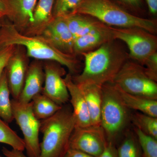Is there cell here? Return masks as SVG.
<instances>
[{"mask_svg":"<svg viewBox=\"0 0 157 157\" xmlns=\"http://www.w3.org/2000/svg\"><path fill=\"white\" fill-rule=\"evenodd\" d=\"M82 55L84 57V68L80 74L72 75L73 81L77 84H94L100 86L112 82L129 59L128 53L116 39Z\"/></svg>","mask_w":157,"mask_h":157,"instance_id":"6da1fadb","label":"cell"},{"mask_svg":"<svg viewBox=\"0 0 157 157\" xmlns=\"http://www.w3.org/2000/svg\"><path fill=\"white\" fill-rule=\"evenodd\" d=\"M9 45L24 47L29 58L58 63L67 68L71 75L78 70L75 56L61 52L40 36L21 33L11 22L4 21L0 27V48Z\"/></svg>","mask_w":157,"mask_h":157,"instance_id":"7a4b0ae2","label":"cell"},{"mask_svg":"<svg viewBox=\"0 0 157 157\" xmlns=\"http://www.w3.org/2000/svg\"><path fill=\"white\" fill-rule=\"evenodd\" d=\"M72 13L91 16L108 26L140 28L155 35L157 32L155 21L134 15L112 0H81Z\"/></svg>","mask_w":157,"mask_h":157,"instance_id":"3957f363","label":"cell"},{"mask_svg":"<svg viewBox=\"0 0 157 157\" xmlns=\"http://www.w3.org/2000/svg\"><path fill=\"white\" fill-rule=\"evenodd\" d=\"M76 123L72 109L63 106L52 116L40 121L43 135L39 157H63L69 148V141Z\"/></svg>","mask_w":157,"mask_h":157,"instance_id":"277c9868","label":"cell"},{"mask_svg":"<svg viewBox=\"0 0 157 157\" xmlns=\"http://www.w3.org/2000/svg\"><path fill=\"white\" fill-rule=\"evenodd\" d=\"M102 91L101 126L107 142L115 144L117 138L128 123L129 109L121 100L113 82L103 85Z\"/></svg>","mask_w":157,"mask_h":157,"instance_id":"5b68a950","label":"cell"},{"mask_svg":"<svg viewBox=\"0 0 157 157\" xmlns=\"http://www.w3.org/2000/svg\"><path fill=\"white\" fill-rule=\"evenodd\" d=\"M126 92L157 100V82L147 74L142 65L128 59L113 81Z\"/></svg>","mask_w":157,"mask_h":157,"instance_id":"8992f818","label":"cell"},{"mask_svg":"<svg viewBox=\"0 0 157 157\" xmlns=\"http://www.w3.org/2000/svg\"><path fill=\"white\" fill-rule=\"evenodd\" d=\"M111 27L113 38L126 44L129 59L144 66L149 57L157 49L155 34L138 27Z\"/></svg>","mask_w":157,"mask_h":157,"instance_id":"52a82bcc","label":"cell"},{"mask_svg":"<svg viewBox=\"0 0 157 157\" xmlns=\"http://www.w3.org/2000/svg\"><path fill=\"white\" fill-rule=\"evenodd\" d=\"M11 104L14 120L23 135L27 156L39 157L41 151L39 140L40 121L34 115L32 102L21 103L12 99Z\"/></svg>","mask_w":157,"mask_h":157,"instance_id":"ba28073f","label":"cell"},{"mask_svg":"<svg viewBox=\"0 0 157 157\" xmlns=\"http://www.w3.org/2000/svg\"><path fill=\"white\" fill-rule=\"evenodd\" d=\"M107 141L101 125L75 126L69 141V148L99 157L104 151Z\"/></svg>","mask_w":157,"mask_h":157,"instance_id":"9c48e42d","label":"cell"},{"mask_svg":"<svg viewBox=\"0 0 157 157\" xmlns=\"http://www.w3.org/2000/svg\"><path fill=\"white\" fill-rule=\"evenodd\" d=\"M61 66L52 61L43 64L45 80L42 93L63 106L70 100V95L63 78L66 72Z\"/></svg>","mask_w":157,"mask_h":157,"instance_id":"30bf717a","label":"cell"},{"mask_svg":"<svg viewBox=\"0 0 157 157\" xmlns=\"http://www.w3.org/2000/svg\"><path fill=\"white\" fill-rule=\"evenodd\" d=\"M39 36L61 52L75 56L73 51L75 39L65 16L53 17Z\"/></svg>","mask_w":157,"mask_h":157,"instance_id":"8fae6325","label":"cell"},{"mask_svg":"<svg viewBox=\"0 0 157 157\" xmlns=\"http://www.w3.org/2000/svg\"><path fill=\"white\" fill-rule=\"evenodd\" d=\"M21 46L16 48L6 65V75L10 93L17 100L22 90L29 65L25 49Z\"/></svg>","mask_w":157,"mask_h":157,"instance_id":"7c38bea8","label":"cell"},{"mask_svg":"<svg viewBox=\"0 0 157 157\" xmlns=\"http://www.w3.org/2000/svg\"><path fill=\"white\" fill-rule=\"evenodd\" d=\"M38 0H5L8 9L7 18L21 33L33 21L34 10Z\"/></svg>","mask_w":157,"mask_h":157,"instance_id":"4fadbf2b","label":"cell"},{"mask_svg":"<svg viewBox=\"0 0 157 157\" xmlns=\"http://www.w3.org/2000/svg\"><path fill=\"white\" fill-rule=\"evenodd\" d=\"M64 80L70 95L72 112L76 126L85 127L91 125L86 102L80 88L73 81L72 75L70 73L66 75Z\"/></svg>","mask_w":157,"mask_h":157,"instance_id":"5bb4252c","label":"cell"},{"mask_svg":"<svg viewBox=\"0 0 157 157\" xmlns=\"http://www.w3.org/2000/svg\"><path fill=\"white\" fill-rule=\"evenodd\" d=\"M45 80L43 64L34 61L29 65L24 84L17 99L21 103H28L33 98L42 93Z\"/></svg>","mask_w":157,"mask_h":157,"instance_id":"9a60e30c","label":"cell"},{"mask_svg":"<svg viewBox=\"0 0 157 157\" xmlns=\"http://www.w3.org/2000/svg\"><path fill=\"white\" fill-rule=\"evenodd\" d=\"M114 39L111 27L103 25L75 39L73 47L74 56L95 50L104 43Z\"/></svg>","mask_w":157,"mask_h":157,"instance_id":"2e32d148","label":"cell"},{"mask_svg":"<svg viewBox=\"0 0 157 157\" xmlns=\"http://www.w3.org/2000/svg\"><path fill=\"white\" fill-rule=\"evenodd\" d=\"M55 0H39L34 10L33 21L24 34L39 36L45 26L53 18Z\"/></svg>","mask_w":157,"mask_h":157,"instance_id":"e0dca14e","label":"cell"},{"mask_svg":"<svg viewBox=\"0 0 157 157\" xmlns=\"http://www.w3.org/2000/svg\"><path fill=\"white\" fill-rule=\"evenodd\" d=\"M77 84L84 95L92 125H101L102 86L94 84Z\"/></svg>","mask_w":157,"mask_h":157,"instance_id":"ac0fdd59","label":"cell"},{"mask_svg":"<svg viewBox=\"0 0 157 157\" xmlns=\"http://www.w3.org/2000/svg\"><path fill=\"white\" fill-rule=\"evenodd\" d=\"M114 85L121 100L128 109H134L147 115L157 117L156 100L129 94L121 89L116 85Z\"/></svg>","mask_w":157,"mask_h":157,"instance_id":"d6986e66","label":"cell"},{"mask_svg":"<svg viewBox=\"0 0 157 157\" xmlns=\"http://www.w3.org/2000/svg\"><path fill=\"white\" fill-rule=\"evenodd\" d=\"M65 17L75 39L104 25L94 17L85 14L71 13Z\"/></svg>","mask_w":157,"mask_h":157,"instance_id":"ffe728a7","label":"cell"},{"mask_svg":"<svg viewBox=\"0 0 157 157\" xmlns=\"http://www.w3.org/2000/svg\"><path fill=\"white\" fill-rule=\"evenodd\" d=\"M31 102L34 115L40 121L52 116L63 107L42 93L35 96Z\"/></svg>","mask_w":157,"mask_h":157,"instance_id":"44dd1931","label":"cell"},{"mask_svg":"<svg viewBox=\"0 0 157 157\" xmlns=\"http://www.w3.org/2000/svg\"><path fill=\"white\" fill-rule=\"evenodd\" d=\"M10 93L6 70L0 77V117L7 123L14 120Z\"/></svg>","mask_w":157,"mask_h":157,"instance_id":"7402d4cb","label":"cell"},{"mask_svg":"<svg viewBox=\"0 0 157 157\" xmlns=\"http://www.w3.org/2000/svg\"><path fill=\"white\" fill-rule=\"evenodd\" d=\"M0 143L8 144L13 149L23 151L25 145L23 139L0 117Z\"/></svg>","mask_w":157,"mask_h":157,"instance_id":"603a6c76","label":"cell"},{"mask_svg":"<svg viewBox=\"0 0 157 157\" xmlns=\"http://www.w3.org/2000/svg\"><path fill=\"white\" fill-rule=\"evenodd\" d=\"M135 127L157 139V117L140 112H136L132 116Z\"/></svg>","mask_w":157,"mask_h":157,"instance_id":"cb8c5ba5","label":"cell"},{"mask_svg":"<svg viewBox=\"0 0 157 157\" xmlns=\"http://www.w3.org/2000/svg\"><path fill=\"white\" fill-rule=\"evenodd\" d=\"M116 151L117 157H142L137 137L132 135H127Z\"/></svg>","mask_w":157,"mask_h":157,"instance_id":"d4e9b609","label":"cell"},{"mask_svg":"<svg viewBox=\"0 0 157 157\" xmlns=\"http://www.w3.org/2000/svg\"><path fill=\"white\" fill-rule=\"evenodd\" d=\"M135 131L142 151V157H157V139L136 127Z\"/></svg>","mask_w":157,"mask_h":157,"instance_id":"484cf974","label":"cell"},{"mask_svg":"<svg viewBox=\"0 0 157 157\" xmlns=\"http://www.w3.org/2000/svg\"><path fill=\"white\" fill-rule=\"evenodd\" d=\"M81 0H55L53 17L65 16L73 13Z\"/></svg>","mask_w":157,"mask_h":157,"instance_id":"4316f807","label":"cell"},{"mask_svg":"<svg viewBox=\"0 0 157 157\" xmlns=\"http://www.w3.org/2000/svg\"><path fill=\"white\" fill-rule=\"evenodd\" d=\"M144 66L147 74L155 81H157V52L151 55L146 60Z\"/></svg>","mask_w":157,"mask_h":157,"instance_id":"83f0119b","label":"cell"},{"mask_svg":"<svg viewBox=\"0 0 157 157\" xmlns=\"http://www.w3.org/2000/svg\"><path fill=\"white\" fill-rule=\"evenodd\" d=\"M16 48L15 45H9L0 48V77L6 69L9 59Z\"/></svg>","mask_w":157,"mask_h":157,"instance_id":"f1b7e54d","label":"cell"},{"mask_svg":"<svg viewBox=\"0 0 157 157\" xmlns=\"http://www.w3.org/2000/svg\"><path fill=\"white\" fill-rule=\"evenodd\" d=\"M117 4L126 10L133 12L140 11L143 7L142 0H114Z\"/></svg>","mask_w":157,"mask_h":157,"instance_id":"f546056e","label":"cell"},{"mask_svg":"<svg viewBox=\"0 0 157 157\" xmlns=\"http://www.w3.org/2000/svg\"><path fill=\"white\" fill-rule=\"evenodd\" d=\"M99 157H117L115 144L112 142H107L104 151Z\"/></svg>","mask_w":157,"mask_h":157,"instance_id":"4dcf8cb0","label":"cell"},{"mask_svg":"<svg viewBox=\"0 0 157 157\" xmlns=\"http://www.w3.org/2000/svg\"><path fill=\"white\" fill-rule=\"evenodd\" d=\"M63 157H96L93 156L83 152L74 149L69 148L66 152L65 153Z\"/></svg>","mask_w":157,"mask_h":157,"instance_id":"1f68e13d","label":"cell"},{"mask_svg":"<svg viewBox=\"0 0 157 157\" xmlns=\"http://www.w3.org/2000/svg\"><path fill=\"white\" fill-rule=\"evenodd\" d=\"M2 152L6 157H28L25 155L23 151L15 150L13 149L9 150L6 147H3L2 149Z\"/></svg>","mask_w":157,"mask_h":157,"instance_id":"d6a6232c","label":"cell"},{"mask_svg":"<svg viewBox=\"0 0 157 157\" xmlns=\"http://www.w3.org/2000/svg\"><path fill=\"white\" fill-rule=\"evenodd\" d=\"M149 12L151 15L156 16L157 14V0H145Z\"/></svg>","mask_w":157,"mask_h":157,"instance_id":"836d02e7","label":"cell"},{"mask_svg":"<svg viewBox=\"0 0 157 157\" xmlns=\"http://www.w3.org/2000/svg\"><path fill=\"white\" fill-rule=\"evenodd\" d=\"M8 15V9L5 0H0V18H5Z\"/></svg>","mask_w":157,"mask_h":157,"instance_id":"e575fe53","label":"cell"},{"mask_svg":"<svg viewBox=\"0 0 157 157\" xmlns=\"http://www.w3.org/2000/svg\"><path fill=\"white\" fill-rule=\"evenodd\" d=\"M4 21V18H0V27L2 25Z\"/></svg>","mask_w":157,"mask_h":157,"instance_id":"d590c367","label":"cell"},{"mask_svg":"<svg viewBox=\"0 0 157 157\" xmlns=\"http://www.w3.org/2000/svg\"></svg>","mask_w":157,"mask_h":157,"instance_id":"8d00e7d4","label":"cell"}]
</instances>
